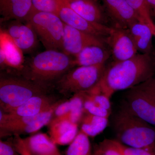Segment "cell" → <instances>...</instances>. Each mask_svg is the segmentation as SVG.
I'll return each instance as SVG.
<instances>
[{
    "mask_svg": "<svg viewBox=\"0 0 155 155\" xmlns=\"http://www.w3.org/2000/svg\"><path fill=\"white\" fill-rule=\"evenodd\" d=\"M85 92L97 105L107 110L111 113L110 98L101 91L98 84L89 91Z\"/></svg>",
    "mask_w": 155,
    "mask_h": 155,
    "instance_id": "obj_26",
    "label": "cell"
},
{
    "mask_svg": "<svg viewBox=\"0 0 155 155\" xmlns=\"http://www.w3.org/2000/svg\"><path fill=\"white\" fill-rule=\"evenodd\" d=\"M6 28L1 29L10 36L23 54L33 52L38 45V37L35 31L28 23L19 20L7 21Z\"/></svg>",
    "mask_w": 155,
    "mask_h": 155,
    "instance_id": "obj_12",
    "label": "cell"
},
{
    "mask_svg": "<svg viewBox=\"0 0 155 155\" xmlns=\"http://www.w3.org/2000/svg\"><path fill=\"white\" fill-rule=\"evenodd\" d=\"M155 72L153 55L138 53L128 60L113 62L106 67L98 86L110 98L116 91L129 89L150 79Z\"/></svg>",
    "mask_w": 155,
    "mask_h": 155,
    "instance_id": "obj_1",
    "label": "cell"
},
{
    "mask_svg": "<svg viewBox=\"0 0 155 155\" xmlns=\"http://www.w3.org/2000/svg\"><path fill=\"white\" fill-rule=\"evenodd\" d=\"M48 87L18 75L1 76L0 105L6 114L17 109L35 96L47 94Z\"/></svg>",
    "mask_w": 155,
    "mask_h": 155,
    "instance_id": "obj_4",
    "label": "cell"
},
{
    "mask_svg": "<svg viewBox=\"0 0 155 155\" xmlns=\"http://www.w3.org/2000/svg\"><path fill=\"white\" fill-rule=\"evenodd\" d=\"M84 96V109L85 114H91L100 117L109 118L111 112L97 105L88 97L86 93L83 92Z\"/></svg>",
    "mask_w": 155,
    "mask_h": 155,
    "instance_id": "obj_25",
    "label": "cell"
},
{
    "mask_svg": "<svg viewBox=\"0 0 155 155\" xmlns=\"http://www.w3.org/2000/svg\"><path fill=\"white\" fill-rule=\"evenodd\" d=\"M89 137L82 131L78 132L75 139L69 144L66 155H94L92 153Z\"/></svg>",
    "mask_w": 155,
    "mask_h": 155,
    "instance_id": "obj_23",
    "label": "cell"
},
{
    "mask_svg": "<svg viewBox=\"0 0 155 155\" xmlns=\"http://www.w3.org/2000/svg\"><path fill=\"white\" fill-rule=\"evenodd\" d=\"M117 142L123 155H155V152L127 146L117 140Z\"/></svg>",
    "mask_w": 155,
    "mask_h": 155,
    "instance_id": "obj_28",
    "label": "cell"
},
{
    "mask_svg": "<svg viewBox=\"0 0 155 155\" xmlns=\"http://www.w3.org/2000/svg\"><path fill=\"white\" fill-rule=\"evenodd\" d=\"M127 29L138 52L140 54L153 55L152 39L154 35L150 27L146 23L138 20L132 23Z\"/></svg>",
    "mask_w": 155,
    "mask_h": 155,
    "instance_id": "obj_18",
    "label": "cell"
},
{
    "mask_svg": "<svg viewBox=\"0 0 155 155\" xmlns=\"http://www.w3.org/2000/svg\"><path fill=\"white\" fill-rule=\"evenodd\" d=\"M91 45L107 46V45L104 39L83 32L64 23L62 51L74 57L84 48Z\"/></svg>",
    "mask_w": 155,
    "mask_h": 155,
    "instance_id": "obj_11",
    "label": "cell"
},
{
    "mask_svg": "<svg viewBox=\"0 0 155 155\" xmlns=\"http://www.w3.org/2000/svg\"><path fill=\"white\" fill-rule=\"evenodd\" d=\"M123 106L135 116L155 127V93L143 83L129 89Z\"/></svg>",
    "mask_w": 155,
    "mask_h": 155,
    "instance_id": "obj_7",
    "label": "cell"
},
{
    "mask_svg": "<svg viewBox=\"0 0 155 155\" xmlns=\"http://www.w3.org/2000/svg\"><path fill=\"white\" fill-rule=\"evenodd\" d=\"M71 110L69 100L62 102L56 108L53 115L52 119L58 118L67 114Z\"/></svg>",
    "mask_w": 155,
    "mask_h": 155,
    "instance_id": "obj_31",
    "label": "cell"
},
{
    "mask_svg": "<svg viewBox=\"0 0 155 155\" xmlns=\"http://www.w3.org/2000/svg\"><path fill=\"white\" fill-rule=\"evenodd\" d=\"M94 155H123L117 140L105 139L94 148Z\"/></svg>",
    "mask_w": 155,
    "mask_h": 155,
    "instance_id": "obj_24",
    "label": "cell"
},
{
    "mask_svg": "<svg viewBox=\"0 0 155 155\" xmlns=\"http://www.w3.org/2000/svg\"><path fill=\"white\" fill-rule=\"evenodd\" d=\"M153 16L155 17V0H147Z\"/></svg>",
    "mask_w": 155,
    "mask_h": 155,
    "instance_id": "obj_33",
    "label": "cell"
},
{
    "mask_svg": "<svg viewBox=\"0 0 155 155\" xmlns=\"http://www.w3.org/2000/svg\"><path fill=\"white\" fill-rule=\"evenodd\" d=\"M79 124L81 131L88 137H94L106 129L108 118L85 114Z\"/></svg>",
    "mask_w": 155,
    "mask_h": 155,
    "instance_id": "obj_21",
    "label": "cell"
},
{
    "mask_svg": "<svg viewBox=\"0 0 155 155\" xmlns=\"http://www.w3.org/2000/svg\"><path fill=\"white\" fill-rule=\"evenodd\" d=\"M106 41L110 50L113 62L126 61L138 54L135 43L127 28L113 27Z\"/></svg>",
    "mask_w": 155,
    "mask_h": 155,
    "instance_id": "obj_9",
    "label": "cell"
},
{
    "mask_svg": "<svg viewBox=\"0 0 155 155\" xmlns=\"http://www.w3.org/2000/svg\"><path fill=\"white\" fill-rule=\"evenodd\" d=\"M113 27L127 28L132 23L140 20L126 0H101Z\"/></svg>",
    "mask_w": 155,
    "mask_h": 155,
    "instance_id": "obj_14",
    "label": "cell"
},
{
    "mask_svg": "<svg viewBox=\"0 0 155 155\" xmlns=\"http://www.w3.org/2000/svg\"><path fill=\"white\" fill-rule=\"evenodd\" d=\"M140 21L145 22L150 27L155 36V23L153 14L147 0H126Z\"/></svg>",
    "mask_w": 155,
    "mask_h": 155,
    "instance_id": "obj_22",
    "label": "cell"
},
{
    "mask_svg": "<svg viewBox=\"0 0 155 155\" xmlns=\"http://www.w3.org/2000/svg\"><path fill=\"white\" fill-rule=\"evenodd\" d=\"M25 146L33 155H62L50 136L44 133L23 139Z\"/></svg>",
    "mask_w": 155,
    "mask_h": 155,
    "instance_id": "obj_20",
    "label": "cell"
},
{
    "mask_svg": "<svg viewBox=\"0 0 155 155\" xmlns=\"http://www.w3.org/2000/svg\"><path fill=\"white\" fill-rule=\"evenodd\" d=\"M26 23L31 25L46 49L63 51L64 23L58 15L33 10Z\"/></svg>",
    "mask_w": 155,
    "mask_h": 155,
    "instance_id": "obj_6",
    "label": "cell"
},
{
    "mask_svg": "<svg viewBox=\"0 0 155 155\" xmlns=\"http://www.w3.org/2000/svg\"></svg>",
    "mask_w": 155,
    "mask_h": 155,
    "instance_id": "obj_34",
    "label": "cell"
},
{
    "mask_svg": "<svg viewBox=\"0 0 155 155\" xmlns=\"http://www.w3.org/2000/svg\"><path fill=\"white\" fill-rule=\"evenodd\" d=\"M0 155H20L12 142L0 140Z\"/></svg>",
    "mask_w": 155,
    "mask_h": 155,
    "instance_id": "obj_30",
    "label": "cell"
},
{
    "mask_svg": "<svg viewBox=\"0 0 155 155\" xmlns=\"http://www.w3.org/2000/svg\"><path fill=\"white\" fill-rule=\"evenodd\" d=\"M15 149L20 155H33L28 150L25 146L23 139L20 137L19 135H15L13 142Z\"/></svg>",
    "mask_w": 155,
    "mask_h": 155,
    "instance_id": "obj_29",
    "label": "cell"
},
{
    "mask_svg": "<svg viewBox=\"0 0 155 155\" xmlns=\"http://www.w3.org/2000/svg\"><path fill=\"white\" fill-rule=\"evenodd\" d=\"M74 58L62 51L46 50L25 61L20 75L39 84L49 87L75 67Z\"/></svg>",
    "mask_w": 155,
    "mask_h": 155,
    "instance_id": "obj_2",
    "label": "cell"
},
{
    "mask_svg": "<svg viewBox=\"0 0 155 155\" xmlns=\"http://www.w3.org/2000/svg\"><path fill=\"white\" fill-rule=\"evenodd\" d=\"M145 85L155 93V78L153 77L145 82H143Z\"/></svg>",
    "mask_w": 155,
    "mask_h": 155,
    "instance_id": "obj_32",
    "label": "cell"
},
{
    "mask_svg": "<svg viewBox=\"0 0 155 155\" xmlns=\"http://www.w3.org/2000/svg\"><path fill=\"white\" fill-rule=\"evenodd\" d=\"M49 124L50 138L56 145L70 144L79 132L78 125L68 120L51 121Z\"/></svg>",
    "mask_w": 155,
    "mask_h": 155,
    "instance_id": "obj_19",
    "label": "cell"
},
{
    "mask_svg": "<svg viewBox=\"0 0 155 155\" xmlns=\"http://www.w3.org/2000/svg\"><path fill=\"white\" fill-rule=\"evenodd\" d=\"M25 60L23 53L10 36L0 31V66L1 70H7L11 75H20Z\"/></svg>",
    "mask_w": 155,
    "mask_h": 155,
    "instance_id": "obj_10",
    "label": "cell"
},
{
    "mask_svg": "<svg viewBox=\"0 0 155 155\" xmlns=\"http://www.w3.org/2000/svg\"><path fill=\"white\" fill-rule=\"evenodd\" d=\"M31 1L34 11L52 13L58 15V4L57 0H31Z\"/></svg>",
    "mask_w": 155,
    "mask_h": 155,
    "instance_id": "obj_27",
    "label": "cell"
},
{
    "mask_svg": "<svg viewBox=\"0 0 155 155\" xmlns=\"http://www.w3.org/2000/svg\"><path fill=\"white\" fill-rule=\"evenodd\" d=\"M57 1L58 4V15L64 23L106 41L113 27L90 22L73 11L64 0Z\"/></svg>",
    "mask_w": 155,
    "mask_h": 155,
    "instance_id": "obj_8",
    "label": "cell"
},
{
    "mask_svg": "<svg viewBox=\"0 0 155 155\" xmlns=\"http://www.w3.org/2000/svg\"><path fill=\"white\" fill-rule=\"evenodd\" d=\"M33 11L31 0H0L1 22L16 20L26 23Z\"/></svg>",
    "mask_w": 155,
    "mask_h": 155,
    "instance_id": "obj_16",
    "label": "cell"
},
{
    "mask_svg": "<svg viewBox=\"0 0 155 155\" xmlns=\"http://www.w3.org/2000/svg\"><path fill=\"white\" fill-rule=\"evenodd\" d=\"M58 101L52 97L47 94L35 96L22 105L8 114L4 113L1 110L0 122L13 118L38 115L49 110Z\"/></svg>",
    "mask_w": 155,
    "mask_h": 155,
    "instance_id": "obj_13",
    "label": "cell"
},
{
    "mask_svg": "<svg viewBox=\"0 0 155 155\" xmlns=\"http://www.w3.org/2000/svg\"><path fill=\"white\" fill-rule=\"evenodd\" d=\"M106 67L105 64L74 67L56 81V88L65 95L89 91L100 83Z\"/></svg>",
    "mask_w": 155,
    "mask_h": 155,
    "instance_id": "obj_5",
    "label": "cell"
},
{
    "mask_svg": "<svg viewBox=\"0 0 155 155\" xmlns=\"http://www.w3.org/2000/svg\"><path fill=\"white\" fill-rule=\"evenodd\" d=\"M114 132L119 142L127 146L155 152V128L125 107L114 115Z\"/></svg>",
    "mask_w": 155,
    "mask_h": 155,
    "instance_id": "obj_3",
    "label": "cell"
},
{
    "mask_svg": "<svg viewBox=\"0 0 155 155\" xmlns=\"http://www.w3.org/2000/svg\"><path fill=\"white\" fill-rule=\"evenodd\" d=\"M111 56L107 46L91 45L86 47L74 57L75 67L95 66L105 64Z\"/></svg>",
    "mask_w": 155,
    "mask_h": 155,
    "instance_id": "obj_17",
    "label": "cell"
},
{
    "mask_svg": "<svg viewBox=\"0 0 155 155\" xmlns=\"http://www.w3.org/2000/svg\"><path fill=\"white\" fill-rule=\"evenodd\" d=\"M78 15L90 22L110 26V22L99 0H64Z\"/></svg>",
    "mask_w": 155,
    "mask_h": 155,
    "instance_id": "obj_15",
    "label": "cell"
}]
</instances>
